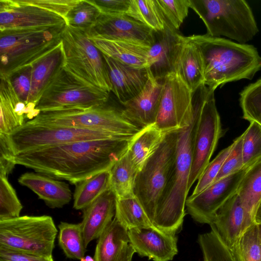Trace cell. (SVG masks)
I'll list each match as a JSON object with an SVG mask.
<instances>
[{"label": "cell", "instance_id": "3957f363", "mask_svg": "<svg viewBox=\"0 0 261 261\" xmlns=\"http://www.w3.org/2000/svg\"><path fill=\"white\" fill-rule=\"evenodd\" d=\"M194 109V108H193ZM197 116L177 130L174 164L163 196L156 210L153 225L165 232L175 234L182 226L192 167Z\"/></svg>", "mask_w": 261, "mask_h": 261}, {"label": "cell", "instance_id": "7402d4cb", "mask_svg": "<svg viewBox=\"0 0 261 261\" xmlns=\"http://www.w3.org/2000/svg\"><path fill=\"white\" fill-rule=\"evenodd\" d=\"M116 197L110 189L83 210L81 223L86 246L98 239L115 215Z\"/></svg>", "mask_w": 261, "mask_h": 261}, {"label": "cell", "instance_id": "f907efd6", "mask_svg": "<svg viewBox=\"0 0 261 261\" xmlns=\"http://www.w3.org/2000/svg\"><path fill=\"white\" fill-rule=\"evenodd\" d=\"M258 229V233L259 236V238L261 242V222L257 223Z\"/></svg>", "mask_w": 261, "mask_h": 261}, {"label": "cell", "instance_id": "7c38bea8", "mask_svg": "<svg viewBox=\"0 0 261 261\" xmlns=\"http://www.w3.org/2000/svg\"><path fill=\"white\" fill-rule=\"evenodd\" d=\"M109 93L82 80L61 68L38 100L36 109L42 111L62 108L90 109L107 103Z\"/></svg>", "mask_w": 261, "mask_h": 261}, {"label": "cell", "instance_id": "9c48e42d", "mask_svg": "<svg viewBox=\"0 0 261 261\" xmlns=\"http://www.w3.org/2000/svg\"><path fill=\"white\" fill-rule=\"evenodd\" d=\"M177 134V130L167 134L137 175L135 195L152 224L174 166Z\"/></svg>", "mask_w": 261, "mask_h": 261}, {"label": "cell", "instance_id": "ee69618b", "mask_svg": "<svg viewBox=\"0 0 261 261\" xmlns=\"http://www.w3.org/2000/svg\"><path fill=\"white\" fill-rule=\"evenodd\" d=\"M9 78L19 98L28 105L32 85L31 66L16 71Z\"/></svg>", "mask_w": 261, "mask_h": 261}, {"label": "cell", "instance_id": "836d02e7", "mask_svg": "<svg viewBox=\"0 0 261 261\" xmlns=\"http://www.w3.org/2000/svg\"><path fill=\"white\" fill-rule=\"evenodd\" d=\"M126 15L155 32L164 31L168 25L156 0H130Z\"/></svg>", "mask_w": 261, "mask_h": 261}, {"label": "cell", "instance_id": "603a6c76", "mask_svg": "<svg viewBox=\"0 0 261 261\" xmlns=\"http://www.w3.org/2000/svg\"><path fill=\"white\" fill-rule=\"evenodd\" d=\"M18 182L29 188L50 208H60L68 203L72 193L68 185L46 175L34 172L22 174Z\"/></svg>", "mask_w": 261, "mask_h": 261}, {"label": "cell", "instance_id": "e575fe53", "mask_svg": "<svg viewBox=\"0 0 261 261\" xmlns=\"http://www.w3.org/2000/svg\"><path fill=\"white\" fill-rule=\"evenodd\" d=\"M58 242L65 255L81 260L85 257L86 248L81 223L61 222L58 225Z\"/></svg>", "mask_w": 261, "mask_h": 261}, {"label": "cell", "instance_id": "7a4b0ae2", "mask_svg": "<svg viewBox=\"0 0 261 261\" xmlns=\"http://www.w3.org/2000/svg\"><path fill=\"white\" fill-rule=\"evenodd\" d=\"M191 37L203 56V83L211 88L216 90L242 79L252 80L261 69V56L253 45L207 34Z\"/></svg>", "mask_w": 261, "mask_h": 261}, {"label": "cell", "instance_id": "f35d334b", "mask_svg": "<svg viewBox=\"0 0 261 261\" xmlns=\"http://www.w3.org/2000/svg\"><path fill=\"white\" fill-rule=\"evenodd\" d=\"M243 136L244 167L248 168L261 160V125L250 122Z\"/></svg>", "mask_w": 261, "mask_h": 261}, {"label": "cell", "instance_id": "ab89813d", "mask_svg": "<svg viewBox=\"0 0 261 261\" xmlns=\"http://www.w3.org/2000/svg\"><path fill=\"white\" fill-rule=\"evenodd\" d=\"M22 205L7 176L0 175V220L20 216Z\"/></svg>", "mask_w": 261, "mask_h": 261}, {"label": "cell", "instance_id": "f1b7e54d", "mask_svg": "<svg viewBox=\"0 0 261 261\" xmlns=\"http://www.w3.org/2000/svg\"><path fill=\"white\" fill-rule=\"evenodd\" d=\"M110 171L111 189L117 199L135 196V184L139 171L127 150L115 163Z\"/></svg>", "mask_w": 261, "mask_h": 261}, {"label": "cell", "instance_id": "ffe728a7", "mask_svg": "<svg viewBox=\"0 0 261 261\" xmlns=\"http://www.w3.org/2000/svg\"><path fill=\"white\" fill-rule=\"evenodd\" d=\"M148 80L143 90L122 105L123 115L141 128L155 123L160 106L162 82L155 79L148 68Z\"/></svg>", "mask_w": 261, "mask_h": 261}, {"label": "cell", "instance_id": "d4e9b609", "mask_svg": "<svg viewBox=\"0 0 261 261\" xmlns=\"http://www.w3.org/2000/svg\"><path fill=\"white\" fill-rule=\"evenodd\" d=\"M204 68L199 45L191 36H185L176 61L175 72L193 93L203 84Z\"/></svg>", "mask_w": 261, "mask_h": 261}, {"label": "cell", "instance_id": "44dd1931", "mask_svg": "<svg viewBox=\"0 0 261 261\" xmlns=\"http://www.w3.org/2000/svg\"><path fill=\"white\" fill-rule=\"evenodd\" d=\"M103 57L112 85V92L121 105L143 90L148 77L147 68H135L104 55Z\"/></svg>", "mask_w": 261, "mask_h": 261}, {"label": "cell", "instance_id": "7dc6e473", "mask_svg": "<svg viewBox=\"0 0 261 261\" xmlns=\"http://www.w3.org/2000/svg\"><path fill=\"white\" fill-rule=\"evenodd\" d=\"M0 261H54V259L53 256L38 255L0 246Z\"/></svg>", "mask_w": 261, "mask_h": 261}, {"label": "cell", "instance_id": "30bf717a", "mask_svg": "<svg viewBox=\"0 0 261 261\" xmlns=\"http://www.w3.org/2000/svg\"><path fill=\"white\" fill-rule=\"evenodd\" d=\"M58 230L49 216H20L0 220V246L53 256Z\"/></svg>", "mask_w": 261, "mask_h": 261}, {"label": "cell", "instance_id": "cb8c5ba5", "mask_svg": "<svg viewBox=\"0 0 261 261\" xmlns=\"http://www.w3.org/2000/svg\"><path fill=\"white\" fill-rule=\"evenodd\" d=\"M64 65L65 57L62 41L52 50L31 65L32 85L28 105L36 107L46 88Z\"/></svg>", "mask_w": 261, "mask_h": 261}, {"label": "cell", "instance_id": "c3c4849f", "mask_svg": "<svg viewBox=\"0 0 261 261\" xmlns=\"http://www.w3.org/2000/svg\"><path fill=\"white\" fill-rule=\"evenodd\" d=\"M255 220L256 223L261 222V199L257 206L255 214Z\"/></svg>", "mask_w": 261, "mask_h": 261}, {"label": "cell", "instance_id": "d6986e66", "mask_svg": "<svg viewBox=\"0 0 261 261\" xmlns=\"http://www.w3.org/2000/svg\"><path fill=\"white\" fill-rule=\"evenodd\" d=\"M184 37L169 25L163 31L154 32V41L148 51L146 68L158 80L162 81L175 72Z\"/></svg>", "mask_w": 261, "mask_h": 261}, {"label": "cell", "instance_id": "f6af8a7d", "mask_svg": "<svg viewBox=\"0 0 261 261\" xmlns=\"http://www.w3.org/2000/svg\"><path fill=\"white\" fill-rule=\"evenodd\" d=\"M80 0H18L21 3L36 6L59 15L65 19L68 13Z\"/></svg>", "mask_w": 261, "mask_h": 261}, {"label": "cell", "instance_id": "8fae6325", "mask_svg": "<svg viewBox=\"0 0 261 261\" xmlns=\"http://www.w3.org/2000/svg\"><path fill=\"white\" fill-rule=\"evenodd\" d=\"M5 135L14 155L79 141L133 139L99 131L31 123L28 121Z\"/></svg>", "mask_w": 261, "mask_h": 261}, {"label": "cell", "instance_id": "8992f818", "mask_svg": "<svg viewBox=\"0 0 261 261\" xmlns=\"http://www.w3.org/2000/svg\"><path fill=\"white\" fill-rule=\"evenodd\" d=\"M28 121L106 132L132 139L142 129L125 118L121 109L107 103L90 109L62 108L42 111Z\"/></svg>", "mask_w": 261, "mask_h": 261}, {"label": "cell", "instance_id": "f546056e", "mask_svg": "<svg viewBox=\"0 0 261 261\" xmlns=\"http://www.w3.org/2000/svg\"><path fill=\"white\" fill-rule=\"evenodd\" d=\"M20 100L10 79L1 76L0 134L8 135L24 123L15 112L16 105Z\"/></svg>", "mask_w": 261, "mask_h": 261}, {"label": "cell", "instance_id": "2e32d148", "mask_svg": "<svg viewBox=\"0 0 261 261\" xmlns=\"http://www.w3.org/2000/svg\"><path fill=\"white\" fill-rule=\"evenodd\" d=\"M87 34L91 37L123 41L147 46H151L154 41V31L127 15L101 14Z\"/></svg>", "mask_w": 261, "mask_h": 261}, {"label": "cell", "instance_id": "8d00e7d4", "mask_svg": "<svg viewBox=\"0 0 261 261\" xmlns=\"http://www.w3.org/2000/svg\"><path fill=\"white\" fill-rule=\"evenodd\" d=\"M101 14L98 8L89 0H80L65 17L66 25L87 33Z\"/></svg>", "mask_w": 261, "mask_h": 261}, {"label": "cell", "instance_id": "4dcf8cb0", "mask_svg": "<svg viewBox=\"0 0 261 261\" xmlns=\"http://www.w3.org/2000/svg\"><path fill=\"white\" fill-rule=\"evenodd\" d=\"M110 170L87 178L76 185L73 194V207L84 210L98 197L111 189Z\"/></svg>", "mask_w": 261, "mask_h": 261}, {"label": "cell", "instance_id": "d6a6232c", "mask_svg": "<svg viewBox=\"0 0 261 261\" xmlns=\"http://www.w3.org/2000/svg\"><path fill=\"white\" fill-rule=\"evenodd\" d=\"M237 193L244 205L255 216L261 199V160L248 168Z\"/></svg>", "mask_w": 261, "mask_h": 261}, {"label": "cell", "instance_id": "1f68e13d", "mask_svg": "<svg viewBox=\"0 0 261 261\" xmlns=\"http://www.w3.org/2000/svg\"><path fill=\"white\" fill-rule=\"evenodd\" d=\"M114 217L128 230L137 227L154 225L136 196L116 198Z\"/></svg>", "mask_w": 261, "mask_h": 261}, {"label": "cell", "instance_id": "e0dca14e", "mask_svg": "<svg viewBox=\"0 0 261 261\" xmlns=\"http://www.w3.org/2000/svg\"><path fill=\"white\" fill-rule=\"evenodd\" d=\"M255 223L254 215L236 193L218 210L210 225L211 230L230 249L239 237Z\"/></svg>", "mask_w": 261, "mask_h": 261}, {"label": "cell", "instance_id": "ac0fdd59", "mask_svg": "<svg viewBox=\"0 0 261 261\" xmlns=\"http://www.w3.org/2000/svg\"><path fill=\"white\" fill-rule=\"evenodd\" d=\"M129 244L135 253L153 261L172 260L178 253L175 234L162 231L155 226L128 230Z\"/></svg>", "mask_w": 261, "mask_h": 261}, {"label": "cell", "instance_id": "60d3db41", "mask_svg": "<svg viewBox=\"0 0 261 261\" xmlns=\"http://www.w3.org/2000/svg\"><path fill=\"white\" fill-rule=\"evenodd\" d=\"M167 23L178 31L191 8L190 0H156Z\"/></svg>", "mask_w": 261, "mask_h": 261}, {"label": "cell", "instance_id": "6da1fadb", "mask_svg": "<svg viewBox=\"0 0 261 261\" xmlns=\"http://www.w3.org/2000/svg\"><path fill=\"white\" fill-rule=\"evenodd\" d=\"M131 140L76 141L19 153L14 155L13 162L37 173L76 185L111 170L127 150Z\"/></svg>", "mask_w": 261, "mask_h": 261}, {"label": "cell", "instance_id": "5bb4252c", "mask_svg": "<svg viewBox=\"0 0 261 261\" xmlns=\"http://www.w3.org/2000/svg\"><path fill=\"white\" fill-rule=\"evenodd\" d=\"M248 168L213 182L197 194L187 198L188 213L196 222L210 225L218 210L237 191Z\"/></svg>", "mask_w": 261, "mask_h": 261}, {"label": "cell", "instance_id": "52a82bcc", "mask_svg": "<svg viewBox=\"0 0 261 261\" xmlns=\"http://www.w3.org/2000/svg\"><path fill=\"white\" fill-rule=\"evenodd\" d=\"M204 84L193 93V105L197 116L192 167L188 190L200 178L222 135L220 117L218 112L214 91Z\"/></svg>", "mask_w": 261, "mask_h": 261}, {"label": "cell", "instance_id": "5b68a950", "mask_svg": "<svg viewBox=\"0 0 261 261\" xmlns=\"http://www.w3.org/2000/svg\"><path fill=\"white\" fill-rule=\"evenodd\" d=\"M65 27L0 31L1 76L10 77L52 50Z\"/></svg>", "mask_w": 261, "mask_h": 261}, {"label": "cell", "instance_id": "4316f807", "mask_svg": "<svg viewBox=\"0 0 261 261\" xmlns=\"http://www.w3.org/2000/svg\"><path fill=\"white\" fill-rule=\"evenodd\" d=\"M167 134L153 124L142 128L130 141L127 151L138 171L159 148Z\"/></svg>", "mask_w": 261, "mask_h": 261}, {"label": "cell", "instance_id": "74e56055", "mask_svg": "<svg viewBox=\"0 0 261 261\" xmlns=\"http://www.w3.org/2000/svg\"><path fill=\"white\" fill-rule=\"evenodd\" d=\"M240 95L243 118L261 125V79L245 87Z\"/></svg>", "mask_w": 261, "mask_h": 261}, {"label": "cell", "instance_id": "484cf974", "mask_svg": "<svg viewBox=\"0 0 261 261\" xmlns=\"http://www.w3.org/2000/svg\"><path fill=\"white\" fill-rule=\"evenodd\" d=\"M89 37L106 56L135 68H146L150 46L100 37Z\"/></svg>", "mask_w": 261, "mask_h": 261}, {"label": "cell", "instance_id": "83f0119b", "mask_svg": "<svg viewBox=\"0 0 261 261\" xmlns=\"http://www.w3.org/2000/svg\"><path fill=\"white\" fill-rule=\"evenodd\" d=\"M129 243L128 230L114 217L98 238L94 261H117L124 247Z\"/></svg>", "mask_w": 261, "mask_h": 261}, {"label": "cell", "instance_id": "7bdbcfd3", "mask_svg": "<svg viewBox=\"0 0 261 261\" xmlns=\"http://www.w3.org/2000/svg\"><path fill=\"white\" fill-rule=\"evenodd\" d=\"M231 147L232 144L222 149L215 159L209 163L198 179L192 195L198 194L213 183Z\"/></svg>", "mask_w": 261, "mask_h": 261}, {"label": "cell", "instance_id": "b9f144b4", "mask_svg": "<svg viewBox=\"0 0 261 261\" xmlns=\"http://www.w3.org/2000/svg\"><path fill=\"white\" fill-rule=\"evenodd\" d=\"M243 134L234 140L230 151L225 160L214 182L237 172L244 168Z\"/></svg>", "mask_w": 261, "mask_h": 261}, {"label": "cell", "instance_id": "d590c367", "mask_svg": "<svg viewBox=\"0 0 261 261\" xmlns=\"http://www.w3.org/2000/svg\"><path fill=\"white\" fill-rule=\"evenodd\" d=\"M229 250L235 261H261V242L257 223L248 228Z\"/></svg>", "mask_w": 261, "mask_h": 261}, {"label": "cell", "instance_id": "9a60e30c", "mask_svg": "<svg viewBox=\"0 0 261 261\" xmlns=\"http://www.w3.org/2000/svg\"><path fill=\"white\" fill-rule=\"evenodd\" d=\"M62 16L18 0H0V31L63 27Z\"/></svg>", "mask_w": 261, "mask_h": 261}, {"label": "cell", "instance_id": "ba28073f", "mask_svg": "<svg viewBox=\"0 0 261 261\" xmlns=\"http://www.w3.org/2000/svg\"><path fill=\"white\" fill-rule=\"evenodd\" d=\"M64 67L84 82L112 91V85L103 54L84 32L66 25L61 35Z\"/></svg>", "mask_w": 261, "mask_h": 261}, {"label": "cell", "instance_id": "bcb514c9", "mask_svg": "<svg viewBox=\"0 0 261 261\" xmlns=\"http://www.w3.org/2000/svg\"><path fill=\"white\" fill-rule=\"evenodd\" d=\"M96 6L101 14L107 15H126L130 0H89Z\"/></svg>", "mask_w": 261, "mask_h": 261}, {"label": "cell", "instance_id": "681fc988", "mask_svg": "<svg viewBox=\"0 0 261 261\" xmlns=\"http://www.w3.org/2000/svg\"><path fill=\"white\" fill-rule=\"evenodd\" d=\"M81 261H94V258H92L90 256H85L83 258H82Z\"/></svg>", "mask_w": 261, "mask_h": 261}, {"label": "cell", "instance_id": "277c9868", "mask_svg": "<svg viewBox=\"0 0 261 261\" xmlns=\"http://www.w3.org/2000/svg\"><path fill=\"white\" fill-rule=\"evenodd\" d=\"M191 8L204 22L207 34L242 44L258 33L252 10L245 0H190Z\"/></svg>", "mask_w": 261, "mask_h": 261}, {"label": "cell", "instance_id": "4fadbf2b", "mask_svg": "<svg viewBox=\"0 0 261 261\" xmlns=\"http://www.w3.org/2000/svg\"><path fill=\"white\" fill-rule=\"evenodd\" d=\"M162 82V93L154 124L168 133L193 118V92L176 72L169 74Z\"/></svg>", "mask_w": 261, "mask_h": 261}]
</instances>
